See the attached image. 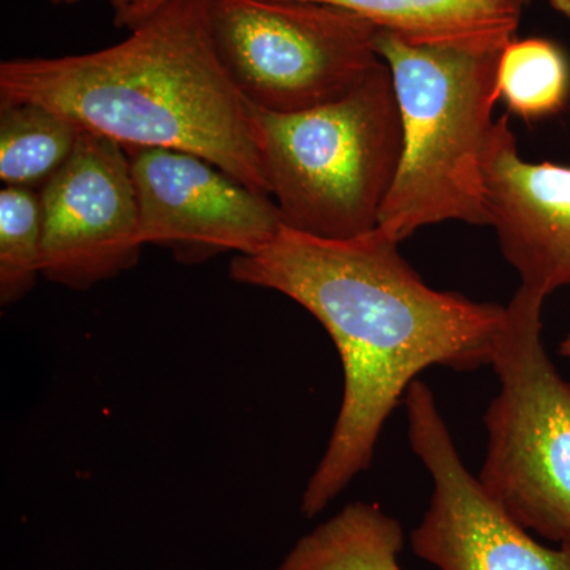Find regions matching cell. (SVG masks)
Here are the masks:
<instances>
[{
  "instance_id": "cell-8",
  "label": "cell",
  "mask_w": 570,
  "mask_h": 570,
  "mask_svg": "<svg viewBox=\"0 0 570 570\" xmlns=\"http://www.w3.org/2000/svg\"><path fill=\"white\" fill-rule=\"evenodd\" d=\"M41 277L88 291L134 268L145 247L129 154L82 132L70 159L39 190Z\"/></svg>"
},
{
  "instance_id": "cell-14",
  "label": "cell",
  "mask_w": 570,
  "mask_h": 570,
  "mask_svg": "<svg viewBox=\"0 0 570 570\" xmlns=\"http://www.w3.org/2000/svg\"><path fill=\"white\" fill-rule=\"evenodd\" d=\"M499 99L524 121H539L564 110L570 96L568 56L554 41L513 39L498 59Z\"/></svg>"
},
{
  "instance_id": "cell-11",
  "label": "cell",
  "mask_w": 570,
  "mask_h": 570,
  "mask_svg": "<svg viewBox=\"0 0 570 570\" xmlns=\"http://www.w3.org/2000/svg\"><path fill=\"white\" fill-rule=\"evenodd\" d=\"M358 14L379 31L414 45L504 50L517 37L527 0H302Z\"/></svg>"
},
{
  "instance_id": "cell-13",
  "label": "cell",
  "mask_w": 570,
  "mask_h": 570,
  "mask_svg": "<svg viewBox=\"0 0 570 570\" xmlns=\"http://www.w3.org/2000/svg\"><path fill=\"white\" fill-rule=\"evenodd\" d=\"M82 130L39 104L0 102V181L40 190L70 159Z\"/></svg>"
},
{
  "instance_id": "cell-5",
  "label": "cell",
  "mask_w": 570,
  "mask_h": 570,
  "mask_svg": "<svg viewBox=\"0 0 570 570\" xmlns=\"http://www.w3.org/2000/svg\"><path fill=\"white\" fill-rule=\"evenodd\" d=\"M546 298L520 285L505 306L479 480L517 523L561 543L570 539V381L543 344Z\"/></svg>"
},
{
  "instance_id": "cell-9",
  "label": "cell",
  "mask_w": 570,
  "mask_h": 570,
  "mask_svg": "<svg viewBox=\"0 0 570 570\" xmlns=\"http://www.w3.org/2000/svg\"><path fill=\"white\" fill-rule=\"evenodd\" d=\"M146 245L170 247L178 261L257 253L284 227L272 195L257 193L195 154L127 149Z\"/></svg>"
},
{
  "instance_id": "cell-12",
  "label": "cell",
  "mask_w": 570,
  "mask_h": 570,
  "mask_svg": "<svg viewBox=\"0 0 570 570\" xmlns=\"http://www.w3.org/2000/svg\"><path fill=\"white\" fill-rule=\"evenodd\" d=\"M400 521L376 504L352 502L303 535L277 570H403Z\"/></svg>"
},
{
  "instance_id": "cell-4",
  "label": "cell",
  "mask_w": 570,
  "mask_h": 570,
  "mask_svg": "<svg viewBox=\"0 0 570 570\" xmlns=\"http://www.w3.org/2000/svg\"><path fill=\"white\" fill-rule=\"evenodd\" d=\"M250 119L285 227L328 239L377 227L403 146L387 63L332 102L295 112L250 105Z\"/></svg>"
},
{
  "instance_id": "cell-2",
  "label": "cell",
  "mask_w": 570,
  "mask_h": 570,
  "mask_svg": "<svg viewBox=\"0 0 570 570\" xmlns=\"http://www.w3.org/2000/svg\"><path fill=\"white\" fill-rule=\"evenodd\" d=\"M126 40L0 63V102L39 104L126 149L204 157L268 194L250 105L225 69L212 0H167Z\"/></svg>"
},
{
  "instance_id": "cell-10",
  "label": "cell",
  "mask_w": 570,
  "mask_h": 570,
  "mask_svg": "<svg viewBox=\"0 0 570 570\" xmlns=\"http://www.w3.org/2000/svg\"><path fill=\"white\" fill-rule=\"evenodd\" d=\"M490 227L521 284L549 296L570 287V167L521 157L509 116L485 153Z\"/></svg>"
},
{
  "instance_id": "cell-20",
  "label": "cell",
  "mask_w": 570,
  "mask_h": 570,
  "mask_svg": "<svg viewBox=\"0 0 570 570\" xmlns=\"http://www.w3.org/2000/svg\"><path fill=\"white\" fill-rule=\"evenodd\" d=\"M528 2H531V0H527V3H528Z\"/></svg>"
},
{
  "instance_id": "cell-17",
  "label": "cell",
  "mask_w": 570,
  "mask_h": 570,
  "mask_svg": "<svg viewBox=\"0 0 570 570\" xmlns=\"http://www.w3.org/2000/svg\"><path fill=\"white\" fill-rule=\"evenodd\" d=\"M56 6H71V3L80 2V0H48ZM112 10H115L116 26L121 24L124 18L130 13L141 2V0H110Z\"/></svg>"
},
{
  "instance_id": "cell-6",
  "label": "cell",
  "mask_w": 570,
  "mask_h": 570,
  "mask_svg": "<svg viewBox=\"0 0 570 570\" xmlns=\"http://www.w3.org/2000/svg\"><path fill=\"white\" fill-rule=\"evenodd\" d=\"M217 51L254 107L295 112L340 99L381 62L377 28L328 3L212 0Z\"/></svg>"
},
{
  "instance_id": "cell-18",
  "label": "cell",
  "mask_w": 570,
  "mask_h": 570,
  "mask_svg": "<svg viewBox=\"0 0 570 570\" xmlns=\"http://www.w3.org/2000/svg\"><path fill=\"white\" fill-rule=\"evenodd\" d=\"M551 9L570 20V0H549Z\"/></svg>"
},
{
  "instance_id": "cell-16",
  "label": "cell",
  "mask_w": 570,
  "mask_h": 570,
  "mask_svg": "<svg viewBox=\"0 0 570 570\" xmlns=\"http://www.w3.org/2000/svg\"><path fill=\"white\" fill-rule=\"evenodd\" d=\"M165 2H167V0H141V2L124 18L119 28H135V26L140 24L142 20H146V18L153 14L159 7H163Z\"/></svg>"
},
{
  "instance_id": "cell-3",
  "label": "cell",
  "mask_w": 570,
  "mask_h": 570,
  "mask_svg": "<svg viewBox=\"0 0 570 570\" xmlns=\"http://www.w3.org/2000/svg\"><path fill=\"white\" fill-rule=\"evenodd\" d=\"M400 111V164L379 228L397 243L430 225H490L485 153L501 51L414 45L379 31Z\"/></svg>"
},
{
  "instance_id": "cell-1",
  "label": "cell",
  "mask_w": 570,
  "mask_h": 570,
  "mask_svg": "<svg viewBox=\"0 0 570 570\" xmlns=\"http://www.w3.org/2000/svg\"><path fill=\"white\" fill-rule=\"evenodd\" d=\"M374 228L347 239L284 227L257 253L235 255V283L294 299L317 318L337 348L343 401L332 438L307 482L302 512H324L373 463L379 438L401 397L431 366H491L505 306L423 283Z\"/></svg>"
},
{
  "instance_id": "cell-19",
  "label": "cell",
  "mask_w": 570,
  "mask_h": 570,
  "mask_svg": "<svg viewBox=\"0 0 570 570\" xmlns=\"http://www.w3.org/2000/svg\"><path fill=\"white\" fill-rule=\"evenodd\" d=\"M560 354L566 356V358H570V333L564 337V340L561 341Z\"/></svg>"
},
{
  "instance_id": "cell-15",
  "label": "cell",
  "mask_w": 570,
  "mask_h": 570,
  "mask_svg": "<svg viewBox=\"0 0 570 570\" xmlns=\"http://www.w3.org/2000/svg\"><path fill=\"white\" fill-rule=\"evenodd\" d=\"M39 190L3 186L0 190V305L11 306L36 287L41 276Z\"/></svg>"
},
{
  "instance_id": "cell-7",
  "label": "cell",
  "mask_w": 570,
  "mask_h": 570,
  "mask_svg": "<svg viewBox=\"0 0 570 570\" xmlns=\"http://www.w3.org/2000/svg\"><path fill=\"white\" fill-rule=\"evenodd\" d=\"M404 404L409 444L433 479L412 551L439 570H570V539L540 546L464 466L425 382L409 387Z\"/></svg>"
}]
</instances>
